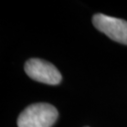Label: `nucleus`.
<instances>
[{"label": "nucleus", "instance_id": "obj_1", "mask_svg": "<svg viewBox=\"0 0 127 127\" xmlns=\"http://www.w3.org/2000/svg\"><path fill=\"white\" fill-rule=\"evenodd\" d=\"M59 117L57 108L47 103L33 104L19 115L18 127H52Z\"/></svg>", "mask_w": 127, "mask_h": 127}, {"label": "nucleus", "instance_id": "obj_2", "mask_svg": "<svg viewBox=\"0 0 127 127\" xmlns=\"http://www.w3.org/2000/svg\"><path fill=\"white\" fill-rule=\"evenodd\" d=\"M25 71L31 79L47 85H59L62 79L59 70L53 64L40 59L27 60Z\"/></svg>", "mask_w": 127, "mask_h": 127}, {"label": "nucleus", "instance_id": "obj_3", "mask_svg": "<svg viewBox=\"0 0 127 127\" xmlns=\"http://www.w3.org/2000/svg\"><path fill=\"white\" fill-rule=\"evenodd\" d=\"M94 27L109 37L111 40L127 45V22L102 13H97L92 18Z\"/></svg>", "mask_w": 127, "mask_h": 127}]
</instances>
